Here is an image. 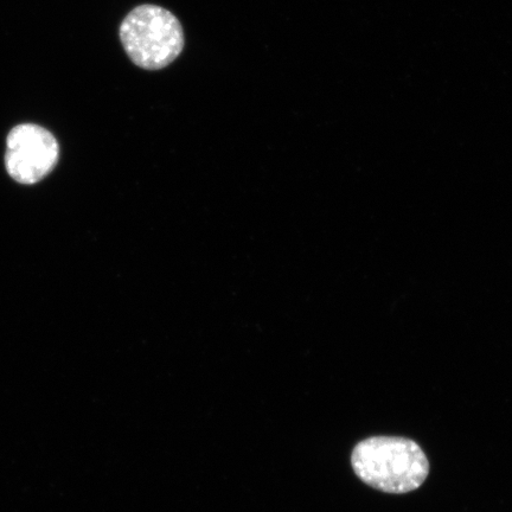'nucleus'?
Returning <instances> with one entry per match:
<instances>
[{"label":"nucleus","mask_w":512,"mask_h":512,"mask_svg":"<svg viewBox=\"0 0 512 512\" xmlns=\"http://www.w3.org/2000/svg\"><path fill=\"white\" fill-rule=\"evenodd\" d=\"M351 465L362 482L387 494L419 489L430 473V463L421 447L399 437L361 441L352 451Z\"/></svg>","instance_id":"f257e3e1"},{"label":"nucleus","mask_w":512,"mask_h":512,"mask_svg":"<svg viewBox=\"0 0 512 512\" xmlns=\"http://www.w3.org/2000/svg\"><path fill=\"white\" fill-rule=\"evenodd\" d=\"M120 38L132 62L147 70L169 66L184 47L181 23L170 11L156 5L132 10L121 24Z\"/></svg>","instance_id":"f03ea898"},{"label":"nucleus","mask_w":512,"mask_h":512,"mask_svg":"<svg viewBox=\"0 0 512 512\" xmlns=\"http://www.w3.org/2000/svg\"><path fill=\"white\" fill-rule=\"evenodd\" d=\"M59 155V143L53 134L35 124L12 128L6 139V170L21 184L42 181L55 168Z\"/></svg>","instance_id":"7ed1b4c3"}]
</instances>
